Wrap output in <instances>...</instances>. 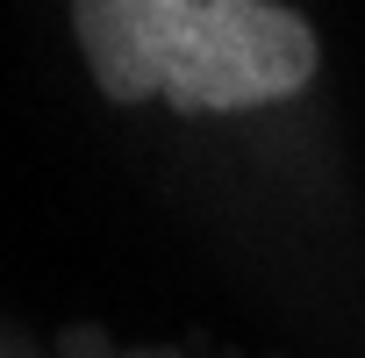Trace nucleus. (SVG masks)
Instances as JSON below:
<instances>
[{"instance_id": "1", "label": "nucleus", "mask_w": 365, "mask_h": 358, "mask_svg": "<svg viewBox=\"0 0 365 358\" xmlns=\"http://www.w3.org/2000/svg\"><path fill=\"white\" fill-rule=\"evenodd\" d=\"M86 79L115 108L165 101L251 0H65Z\"/></svg>"}]
</instances>
